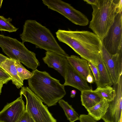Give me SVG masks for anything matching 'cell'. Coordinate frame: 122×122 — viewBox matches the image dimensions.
I'll return each mask as SVG.
<instances>
[{
  "label": "cell",
  "mask_w": 122,
  "mask_h": 122,
  "mask_svg": "<svg viewBox=\"0 0 122 122\" xmlns=\"http://www.w3.org/2000/svg\"><path fill=\"white\" fill-rule=\"evenodd\" d=\"M59 41L71 48L82 58L97 66V56L101 53V40L93 33L87 31L59 29L56 32Z\"/></svg>",
  "instance_id": "obj_1"
},
{
  "label": "cell",
  "mask_w": 122,
  "mask_h": 122,
  "mask_svg": "<svg viewBox=\"0 0 122 122\" xmlns=\"http://www.w3.org/2000/svg\"><path fill=\"white\" fill-rule=\"evenodd\" d=\"M32 72L28 87L49 107L56 105L66 95L64 86L46 71L36 69Z\"/></svg>",
  "instance_id": "obj_2"
},
{
  "label": "cell",
  "mask_w": 122,
  "mask_h": 122,
  "mask_svg": "<svg viewBox=\"0 0 122 122\" xmlns=\"http://www.w3.org/2000/svg\"><path fill=\"white\" fill-rule=\"evenodd\" d=\"M20 36L23 43L29 42L35 45L36 48L51 51L66 57L69 56L50 30L35 20L25 21Z\"/></svg>",
  "instance_id": "obj_3"
},
{
  "label": "cell",
  "mask_w": 122,
  "mask_h": 122,
  "mask_svg": "<svg viewBox=\"0 0 122 122\" xmlns=\"http://www.w3.org/2000/svg\"><path fill=\"white\" fill-rule=\"evenodd\" d=\"M118 0H98L97 4L91 5L92 17L89 28L101 40L114 23L119 12Z\"/></svg>",
  "instance_id": "obj_4"
},
{
  "label": "cell",
  "mask_w": 122,
  "mask_h": 122,
  "mask_svg": "<svg viewBox=\"0 0 122 122\" xmlns=\"http://www.w3.org/2000/svg\"><path fill=\"white\" fill-rule=\"evenodd\" d=\"M0 47L10 58L22 63L32 71L40 65L36 54L16 39L0 34Z\"/></svg>",
  "instance_id": "obj_5"
},
{
  "label": "cell",
  "mask_w": 122,
  "mask_h": 122,
  "mask_svg": "<svg viewBox=\"0 0 122 122\" xmlns=\"http://www.w3.org/2000/svg\"><path fill=\"white\" fill-rule=\"evenodd\" d=\"M20 95L25 97L26 110L35 122H56L42 100L28 87H22Z\"/></svg>",
  "instance_id": "obj_6"
},
{
  "label": "cell",
  "mask_w": 122,
  "mask_h": 122,
  "mask_svg": "<svg viewBox=\"0 0 122 122\" xmlns=\"http://www.w3.org/2000/svg\"><path fill=\"white\" fill-rule=\"evenodd\" d=\"M102 46L110 54H122V15L118 13L113 23L101 40Z\"/></svg>",
  "instance_id": "obj_7"
},
{
  "label": "cell",
  "mask_w": 122,
  "mask_h": 122,
  "mask_svg": "<svg viewBox=\"0 0 122 122\" xmlns=\"http://www.w3.org/2000/svg\"><path fill=\"white\" fill-rule=\"evenodd\" d=\"M49 9L55 11L76 25L86 26L89 20L86 16L70 4L61 0H42Z\"/></svg>",
  "instance_id": "obj_8"
},
{
  "label": "cell",
  "mask_w": 122,
  "mask_h": 122,
  "mask_svg": "<svg viewBox=\"0 0 122 122\" xmlns=\"http://www.w3.org/2000/svg\"><path fill=\"white\" fill-rule=\"evenodd\" d=\"M122 75L118 81L113 84L114 96L113 100L108 102V106L102 119L105 122H120L122 119Z\"/></svg>",
  "instance_id": "obj_9"
},
{
  "label": "cell",
  "mask_w": 122,
  "mask_h": 122,
  "mask_svg": "<svg viewBox=\"0 0 122 122\" xmlns=\"http://www.w3.org/2000/svg\"><path fill=\"white\" fill-rule=\"evenodd\" d=\"M101 56L110 76L113 84L122 75V54L112 55L102 46Z\"/></svg>",
  "instance_id": "obj_10"
},
{
  "label": "cell",
  "mask_w": 122,
  "mask_h": 122,
  "mask_svg": "<svg viewBox=\"0 0 122 122\" xmlns=\"http://www.w3.org/2000/svg\"><path fill=\"white\" fill-rule=\"evenodd\" d=\"M7 104L0 112V122H16L26 110L22 95Z\"/></svg>",
  "instance_id": "obj_11"
},
{
  "label": "cell",
  "mask_w": 122,
  "mask_h": 122,
  "mask_svg": "<svg viewBox=\"0 0 122 122\" xmlns=\"http://www.w3.org/2000/svg\"><path fill=\"white\" fill-rule=\"evenodd\" d=\"M64 79L65 86H69L74 87L80 91L92 89L87 83L86 79L77 73L68 64L67 66Z\"/></svg>",
  "instance_id": "obj_12"
},
{
  "label": "cell",
  "mask_w": 122,
  "mask_h": 122,
  "mask_svg": "<svg viewBox=\"0 0 122 122\" xmlns=\"http://www.w3.org/2000/svg\"><path fill=\"white\" fill-rule=\"evenodd\" d=\"M45 56L42 58L44 63L48 67L53 68L64 78L66 69L68 64L66 57L54 52L46 51Z\"/></svg>",
  "instance_id": "obj_13"
},
{
  "label": "cell",
  "mask_w": 122,
  "mask_h": 122,
  "mask_svg": "<svg viewBox=\"0 0 122 122\" xmlns=\"http://www.w3.org/2000/svg\"><path fill=\"white\" fill-rule=\"evenodd\" d=\"M66 58L68 64L86 80L88 74H92L87 60L74 55L68 56Z\"/></svg>",
  "instance_id": "obj_14"
},
{
  "label": "cell",
  "mask_w": 122,
  "mask_h": 122,
  "mask_svg": "<svg viewBox=\"0 0 122 122\" xmlns=\"http://www.w3.org/2000/svg\"><path fill=\"white\" fill-rule=\"evenodd\" d=\"M15 60L8 58L2 62L0 66L11 77L13 84L18 88L22 87L23 82L19 76L15 65Z\"/></svg>",
  "instance_id": "obj_15"
},
{
  "label": "cell",
  "mask_w": 122,
  "mask_h": 122,
  "mask_svg": "<svg viewBox=\"0 0 122 122\" xmlns=\"http://www.w3.org/2000/svg\"><path fill=\"white\" fill-rule=\"evenodd\" d=\"M97 66L99 72V79L97 87L111 86L113 83L108 71L101 57V55L96 57Z\"/></svg>",
  "instance_id": "obj_16"
},
{
  "label": "cell",
  "mask_w": 122,
  "mask_h": 122,
  "mask_svg": "<svg viewBox=\"0 0 122 122\" xmlns=\"http://www.w3.org/2000/svg\"><path fill=\"white\" fill-rule=\"evenodd\" d=\"M81 104L86 109L98 103L104 99L92 89L81 92Z\"/></svg>",
  "instance_id": "obj_17"
},
{
  "label": "cell",
  "mask_w": 122,
  "mask_h": 122,
  "mask_svg": "<svg viewBox=\"0 0 122 122\" xmlns=\"http://www.w3.org/2000/svg\"><path fill=\"white\" fill-rule=\"evenodd\" d=\"M108 106V102L103 99L92 107L86 109L88 115L98 121L102 119L106 113Z\"/></svg>",
  "instance_id": "obj_18"
},
{
  "label": "cell",
  "mask_w": 122,
  "mask_h": 122,
  "mask_svg": "<svg viewBox=\"0 0 122 122\" xmlns=\"http://www.w3.org/2000/svg\"><path fill=\"white\" fill-rule=\"evenodd\" d=\"M58 102L59 105L63 109L67 119L70 122H74L79 120V116L71 105L61 99Z\"/></svg>",
  "instance_id": "obj_19"
},
{
  "label": "cell",
  "mask_w": 122,
  "mask_h": 122,
  "mask_svg": "<svg viewBox=\"0 0 122 122\" xmlns=\"http://www.w3.org/2000/svg\"><path fill=\"white\" fill-rule=\"evenodd\" d=\"M94 91L103 99L108 102L113 100L114 96V90L111 86H107L103 87H97Z\"/></svg>",
  "instance_id": "obj_20"
},
{
  "label": "cell",
  "mask_w": 122,
  "mask_h": 122,
  "mask_svg": "<svg viewBox=\"0 0 122 122\" xmlns=\"http://www.w3.org/2000/svg\"><path fill=\"white\" fill-rule=\"evenodd\" d=\"M12 19L9 17L7 18L0 15V31H7L9 32H15L18 29L11 23Z\"/></svg>",
  "instance_id": "obj_21"
},
{
  "label": "cell",
  "mask_w": 122,
  "mask_h": 122,
  "mask_svg": "<svg viewBox=\"0 0 122 122\" xmlns=\"http://www.w3.org/2000/svg\"><path fill=\"white\" fill-rule=\"evenodd\" d=\"M15 65L18 75L21 80H28L32 76V72L26 69L19 61L15 60Z\"/></svg>",
  "instance_id": "obj_22"
},
{
  "label": "cell",
  "mask_w": 122,
  "mask_h": 122,
  "mask_svg": "<svg viewBox=\"0 0 122 122\" xmlns=\"http://www.w3.org/2000/svg\"><path fill=\"white\" fill-rule=\"evenodd\" d=\"M88 64L93 73L95 82L97 86L98 85L99 79V72L98 67L97 66L90 62L88 61Z\"/></svg>",
  "instance_id": "obj_23"
},
{
  "label": "cell",
  "mask_w": 122,
  "mask_h": 122,
  "mask_svg": "<svg viewBox=\"0 0 122 122\" xmlns=\"http://www.w3.org/2000/svg\"><path fill=\"white\" fill-rule=\"evenodd\" d=\"M16 122H35L29 113L26 110Z\"/></svg>",
  "instance_id": "obj_24"
},
{
  "label": "cell",
  "mask_w": 122,
  "mask_h": 122,
  "mask_svg": "<svg viewBox=\"0 0 122 122\" xmlns=\"http://www.w3.org/2000/svg\"><path fill=\"white\" fill-rule=\"evenodd\" d=\"M11 80L10 76L0 66V80L3 81L4 84Z\"/></svg>",
  "instance_id": "obj_25"
},
{
  "label": "cell",
  "mask_w": 122,
  "mask_h": 122,
  "mask_svg": "<svg viewBox=\"0 0 122 122\" xmlns=\"http://www.w3.org/2000/svg\"><path fill=\"white\" fill-rule=\"evenodd\" d=\"M79 120L80 122H97V121L88 114L80 115L79 117Z\"/></svg>",
  "instance_id": "obj_26"
},
{
  "label": "cell",
  "mask_w": 122,
  "mask_h": 122,
  "mask_svg": "<svg viewBox=\"0 0 122 122\" xmlns=\"http://www.w3.org/2000/svg\"><path fill=\"white\" fill-rule=\"evenodd\" d=\"M94 77L93 74H89L87 76L86 80L87 82L90 83H93L95 82Z\"/></svg>",
  "instance_id": "obj_27"
},
{
  "label": "cell",
  "mask_w": 122,
  "mask_h": 122,
  "mask_svg": "<svg viewBox=\"0 0 122 122\" xmlns=\"http://www.w3.org/2000/svg\"><path fill=\"white\" fill-rule=\"evenodd\" d=\"M84 1L92 5H96L98 2V0H84Z\"/></svg>",
  "instance_id": "obj_28"
},
{
  "label": "cell",
  "mask_w": 122,
  "mask_h": 122,
  "mask_svg": "<svg viewBox=\"0 0 122 122\" xmlns=\"http://www.w3.org/2000/svg\"><path fill=\"white\" fill-rule=\"evenodd\" d=\"M7 58V57L2 54L0 53V65L2 62Z\"/></svg>",
  "instance_id": "obj_29"
},
{
  "label": "cell",
  "mask_w": 122,
  "mask_h": 122,
  "mask_svg": "<svg viewBox=\"0 0 122 122\" xmlns=\"http://www.w3.org/2000/svg\"><path fill=\"white\" fill-rule=\"evenodd\" d=\"M76 93V90H73L71 91L70 97L73 98L75 97Z\"/></svg>",
  "instance_id": "obj_30"
},
{
  "label": "cell",
  "mask_w": 122,
  "mask_h": 122,
  "mask_svg": "<svg viewBox=\"0 0 122 122\" xmlns=\"http://www.w3.org/2000/svg\"><path fill=\"white\" fill-rule=\"evenodd\" d=\"M4 84L3 81L0 80V95L1 93V90Z\"/></svg>",
  "instance_id": "obj_31"
},
{
  "label": "cell",
  "mask_w": 122,
  "mask_h": 122,
  "mask_svg": "<svg viewBox=\"0 0 122 122\" xmlns=\"http://www.w3.org/2000/svg\"><path fill=\"white\" fill-rule=\"evenodd\" d=\"M3 1V0H0V9L1 7Z\"/></svg>",
  "instance_id": "obj_32"
},
{
  "label": "cell",
  "mask_w": 122,
  "mask_h": 122,
  "mask_svg": "<svg viewBox=\"0 0 122 122\" xmlns=\"http://www.w3.org/2000/svg\"><path fill=\"white\" fill-rule=\"evenodd\" d=\"M120 122H122V119L121 120Z\"/></svg>",
  "instance_id": "obj_33"
}]
</instances>
